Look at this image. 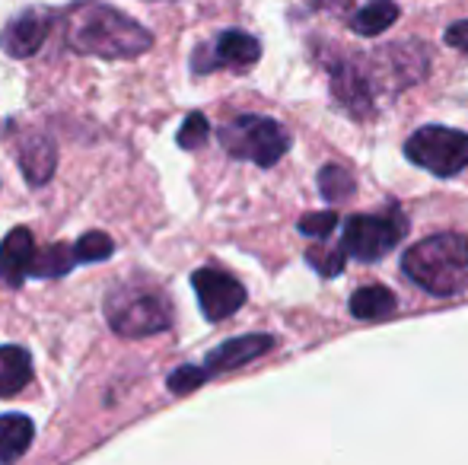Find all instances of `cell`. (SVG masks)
<instances>
[{
  "mask_svg": "<svg viewBox=\"0 0 468 465\" xmlns=\"http://www.w3.org/2000/svg\"><path fill=\"white\" fill-rule=\"evenodd\" d=\"M64 42L77 55L102 61H131L154 48V32L99 0H77L64 6Z\"/></svg>",
  "mask_w": 468,
  "mask_h": 465,
  "instance_id": "6da1fadb",
  "label": "cell"
},
{
  "mask_svg": "<svg viewBox=\"0 0 468 465\" xmlns=\"http://www.w3.org/2000/svg\"><path fill=\"white\" fill-rule=\"evenodd\" d=\"M401 271L433 297H456L468 287V236L437 233L414 242L401 259Z\"/></svg>",
  "mask_w": 468,
  "mask_h": 465,
  "instance_id": "7a4b0ae2",
  "label": "cell"
},
{
  "mask_svg": "<svg viewBox=\"0 0 468 465\" xmlns=\"http://www.w3.org/2000/svg\"><path fill=\"white\" fill-rule=\"evenodd\" d=\"M105 322L118 338H150L173 329V303L150 280H118L105 293Z\"/></svg>",
  "mask_w": 468,
  "mask_h": 465,
  "instance_id": "3957f363",
  "label": "cell"
},
{
  "mask_svg": "<svg viewBox=\"0 0 468 465\" xmlns=\"http://www.w3.org/2000/svg\"><path fill=\"white\" fill-rule=\"evenodd\" d=\"M217 141L233 160H249L261 169H271L290 150V134L281 122L268 115H236L217 128Z\"/></svg>",
  "mask_w": 468,
  "mask_h": 465,
  "instance_id": "277c9868",
  "label": "cell"
},
{
  "mask_svg": "<svg viewBox=\"0 0 468 465\" xmlns=\"http://www.w3.org/2000/svg\"><path fill=\"white\" fill-rule=\"evenodd\" d=\"M405 156L437 179H452L468 166V134L459 128L427 124L405 141Z\"/></svg>",
  "mask_w": 468,
  "mask_h": 465,
  "instance_id": "5b68a950",
  "label": "cell"
},
{
  "mask_svg": "<svg viewBox=\"0 0 468 465\" xmlns=\"http://www.w3.org/2000/svg\"><path fill=\"white\" fill-rule=\"evenodd\" d=\"M408 233V220L399 207L382 214H357L345 224V236H341V248L354 259L367 261H379L382 255H388L399 239Z\"/></svg>",
  "mask_w": 468,
  "mask_h": 465,
  "instance_id": "8992f818",
  "label": "cell"
},
{
  "mask_svg": "<svg viewBox=\"0 0 468 465\" xmlns=\"http://www.w3.org/2000/svg\"><path fill=\"white\" fill-rule=\"evenodd\" d=\"M261 58V42L242 29H223L214 42L197 45L191 55V74L204 77L214 70H249Z\"/></svg>",
  "mask_w": 468,
  "mask_h": 465,
  "instance_id": "52a82bcc",
  "label": "cell"
},
{
  "mask_svg": "<svg viewBox=\"0 0 468 465\" xmlns=\"http://www.w3.org/2000/svg\"><path fill=\"white\" fill-rule=\"evenodd\" d=\"M61 16L64 10H58V6H26L0 29V51L16 58V61L32 58L51 36V29L61 23Z\"/></svg>",
  "mask_w": 468,
  "mask_h": 465,
  "instance_id": "ba28073f",
  "label": "cell"
},
{
  "mask_svg": "<svg viewBox=\"0 0 468 465\" xmlns=\"http://www.w3.org/2000/svg\"><path fill=\"white\" fill-rule=\"evenodd\" d=\"M191 287H195L197 306H201L204 319L207 322H223L233 312H239L246 306L249 293L233 274L220 271V268H197L191 274Z\"/></svg>",
  "mask_w": 468,
  "mask_h": 465,
  "instance_id": "9c48e42d",
  "label": "cell"
},
{
  "mask_svg": "<svg viewBox=\"0 0 468 465\" xmlns=\"http://www.w3.org/2000/svg\"><path fill=\"white\" fill-rule=\"evenodd\" d=\"M370 64L376 70V80L395 83V90L420 83L427 77V68H431L427 48L420 42H405V45H392V48L376 51Z\"/></svg>",
  "mask_w": 468,
  "mask_h": 465,
  "instance_id": "30bf717a",
  "label": "cell"
},
{
  "mask_svg": "<svg viewBox=\"0 0 468 465\" xmlns=\"http://www.w3.org/2000/svg\"><path fill=\"white\" fill-rule=\"evenodd\" d=\"M274 344H278V338L265 335V332L229 338V342L217 344V348L201 360V366H204V373L214 379V376H220V373L239 370V366H246V364H252V360L265 357L268 351H274Z\"/></svg>",
  "mask_w": 468,
  "mask_h": 465,
  "instance_id": "8fae6325",
  "label": "cell"
},
{
  "mask_svg": "<svg viewBox=\"0 0 468 465\" xmlns=\"http://www.w3.org/2000/svg\"><path fill=\"white\" fill-rule=\"evenodd\" d=\"M332 96L338 106H345V112L354 118H370L373 115V83L364 77V68H357L354 61H332Z\"/></svg>",
  "mask_w": 468,
  "mask_h": 465,
  "instance_id": "7c38bea8",
  "label": "cell"
},
{
  "mask_svg": "<svg viewBox=\"0 0 468 465\" xmlns=\"http://www.w3.org/2000/svg\"><path fill=\"white\" fill-rule=\"evenodd\" d=\"M36 239L29 227H13L0 242V287L19 291L29 278L32 259H36Z\"/></svg>",
  "mask_w": 468,
  "mask_h": 465,
  "instance_id": "4fadbf2b",
  "label": "cell"
},
{
  "mask_svg": "<svg viewBox=\"0 0 468 465\" xmlns=\"http://www.w3.org/2000/svg\"><path fill=\"white\" fill-rule=\"evenodd\" d=\"M16 163L32 188L45 185L58 169L55 137L45 134V131H29V134H23L16 143Z\"/></svg>",
  "mask_w": 468,
  "mask_h": 465,
  "instance_id": "5bb4252c",
  "label": "cell"
},
{
  "mask_svg": "<svg viewBox=\"0 0 468 465\" xmlns=\"http://www.w3.org/2000/svg\"><path fill=\"white\" fill-rule=\"evenodd\" d=\"M32 440H36V421L29 415H19V411L0 415V465L23 460Z\"/></svg>",
  "mask_w": 468,
  "mask_h": 465,
  "instance_id": "9a60e30c",
  "label": "cell"
},
{
  "mask_svg": "<svg viewBox=\"0 0 468 465\" xmlns=\"http://www.w3.org/2000/svg\"><path fill=\"white\" fill-rule=\"evenodd\" d=\"M32 383V354L19 344H0V398H13Z\"/></svg>",
  "mask_w": 468,
  "mask_h": 465,
  "instance_id": "2e32d148",
  "label": "cell"
},
{
  "mask_svg": "<svg viewBox=\"0 0 468 465\" xmlns=\"http://www.w3.org/2000/svg\"><path fill=\"white\" fill-rule=\"evenodd\" d=\"M77 265H80V261H77L74 246H68V242H51V246H45L36 252L32 268H29V278L58 280V278H68Z\"/></svg>",
  "mask_w": 468,
  "mask_h": 465,
  "instance_id": "e0dca14e",
  "label": "cell"
},
{
  "mask_svg": "<svg viewBox=\"0 0 468 465\" xmlns=\"http://www.w3.org/2000/svg\"><path fill=\"white\" fill-rule=\"evenodd\" d=\"M401 10L395 0H370L367 6H360L351 16V32L357 36H379V32L392 29L399 23Z\"/></svg>",
  "mask_w": 468,
  "mask_h": 465,
  "instance_id": "ac0fdd59",
  "label": "cell"
},
{
  "mask_svg": "<svg viewBox=\"0 0 468 465\" xmlns=\"http://www.w3.org/2000/svg\"><path fill=\"white\" fill-rule=\"evenodd\" d=\"M395 306H399L395 293L382 284H367V287H360V291H354V297H351V312L357 319H367V322L392 316Z\"/></svg>",
  "mask_w": 468,
  "mask_h": 465,
  "instance_id": "d6986e66",
  "label": "cell"
},
{
  "mask_svg": "<svg viewBox=\"0 0 468 465\" xmlns=\"http://www.w3.org/2000/svg\"><path fill=\"white\" fill-rule=\"evenodd\" d=\"M319 192L325 201L341 205V201H347L354 195V175L338 163H328V166L319 169Z\"/></svg>",
  "mask_w": 468,
  "mask_h": 465,
  "instance_id": "ffe728a7",
  "label": "cell"
},
{
  "mask_svg": "<svg viewBox=\"0 0 468 465\" xmlns=\"http://www.w3.org/2000/svg\"><path fill=\"white\" fill-rule=\"evenodd\" d=\"M74 252H77V261H80V265H96V261H105L115 255V242H112L109 233L90 230L74 242Z\"/></svg>",
  "mask_w": 468,
  "mask_h": 465,
  "instance_id": "44dd1931",
  "label": "cell"
},
{
  "mask_svg": "<svg viewBox=\"0 0 468 465\" xmlns=\"http://www.w3.org/2000/svg\"><path fill=\"white\" fill-rule=\"evenodd\" d=\"M207 379L210 376L204 373L201 364H182V366H176V370L166 376V389L173 392V396H191V392L201 389Z\"/></svg>",
  "mask_w": 468,
  "mask_h": 465,
  "instance_id": "7402d4cb",
  "label": "cell"
},
{
  "mask_svg": "<svg viewBox=\"0 0 468 465\" xmlns=\"http://www.w3.org/2000/svg\"><path fill=\"white\" fill-rule=\"evenodd\" d=\"M210 137V122L204 112H191L186 122H182L179 134H176V143H179L182 150H197L204 147Z\"/></svg>",
  "mask_w": 468,
  "mask_h": 465,
  "instance_id": "603a6c76",
  "label": "cell"
},
{
  "mask_svg": "<svg viewBox=\"0 0 468 465\" xmlns=\"http://www.w3.org/2000/svg\"><path fill=\"white\" fill-rule=\"evenodd\" d=\"M345 259L347 252L345 248H322V246H313L306 252V261L322 274V278H335V274L345 271Z\"/></svg>",
  "mask_w": 468,
  "mask_h": 465,
  "instance_id": "cb8c5ba5",
  "label": "cell"
},
{
  "mask_svg": "<svg viewBox=\"0 0 468 465\" xmlns=\"http://www.w3.org/2000/svg\"><path fill=\"white\" fill-rule=\"evenodd\" d=\"M296 227H300V233L309 236V239H328V236L335 233V227H338V214H335V211L306 214V217H303Z\"/></svg>",
  "mask_w": 468,
  "mask_h": 465,
  "instance_id": "d4e9b609",
  "label": "cell"
},
{
  "mask_svg": "<svg viewBox=\"0 0 468 465\" xmlns=\"http://www.w3.org/2000/svg\"><path fill=\"white\" fill-rule=\"evenodd\" d=\"M443 42L450 45V48L463 51V55H468V19H459V23H452L450 29H446Z\"/></svg>",
  "mask_w": 468,
  "mask_h": 465,
  "instance_id": "484cf974",
  "label": "cell"
}]
</instances>
